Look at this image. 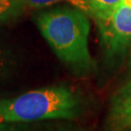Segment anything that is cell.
Listing matches in <instances>:
<instances>
[{"label": "cell", "instance_id": "1", "mask_svg": "<svg viewBox=\"0 0 131 131\" xmlns=\"http://www.w3.org/2000/svg\"><path fill=\"white\" fill-rule=\"evenodd\" d=\"M35 23L56 56L76 75L95 68L89 50V15L73 6H61L35 15Z\"/></svg>", "mask_w": 131, "mask_h": 131}, {"label": "cell", "instance_id": "2", "mask_svg": "<svg viewBox=\"0 0 131 131\" xmlns=\"http://www.w3.org/2000/svg\"><path fill=\"white\" fill-rule=\"evenodd\" d=\"M84 111L81 95L62 85L29 90L13 98L0 99V123L75 119Z\"/></svg>", "mask_w": 131, "mask_h": 131}, {"label": "cell", "instance_id": "3", "mask_svg": "<svg viewBox=\"0 0 131 131\" xmlns=\"http://www.w3.org/2000/svg\"><path fill=\"white\" fill-rule=\"evenodd\" d=\"M95 21L106 62L116 65L131 46V0H122L110 14Z\"/></svg>", "mask_w": 131, "mask_h": 131}, {"label": "cell", "instance_id": "4", "mask_svg": "<svg viewBox=\"0 0 131 131\" xmlns=\"http://www.w3.org/2000/svg\"><path fill=\"white\" fill-rule=\"evenodd\" d=\"M106 128L108 131H126L131 128V76L113 95Z\"/></svg>", "mask_w": 131, "mask_h": 131}, {"label": "cell", "instance_id": "5", "mask_svg": "<svg viewBox=\"0 0 131 131\" xmlns=\"http://www.w3.org/2000/svg\"><path fill=\"white\" fill-rule=\"evenodd\" d=\"M40 122H16L0 123V131H73L69 125L50 124Z\"/></svg>", "mask_w": 131, "mask_h": 131}, {"label": "cell", "instance_id": "6", "mask_svg": "<svg viewBox=\"0 0 131 131\" xmlns=\"http://www.w3.org/2000/svg\"><path fill=\"white\" fill-rule=\"evenodd\" d=\"M26 8L24 0H0V24L19 17Z\"/></svg>", "mask_w": 131, "mask_h": 131}, {"label": "cell", "instance_id": "7", "mask_svg": "<svg viewBox=\"0 0 131 131\" xmlns=\"http://www.w3.org/2000/svg\"><path fill=\"white\" fill-rule=\"evenodd\" d=\"M17 65V59L12 50L0 39V82L8 78Z\"/></svg>", "mask_w": 131, "mask_h": 131}, {"label": "cell", "instance_id": "8", "mask_svg": "<svg viewBox=\"0 0 131 131\" xmlns=\"http://www.w3.org/2000/svg\"><path fill=\"white\" fill-rule=\"evenodd\" d=\"M27 8H46L49 6L54 5L56 3L65 2L70 6L76 7L84 11V13L91 17V11L86 0H24Z\"/></svg>", "mask_w": 131, "mask_h": 131}, {"label": "cell", "instance_id": "9", "mask_svg": "<svg viewBox=\"0 0 131 131\" xmlns=\"http://www.w3.org/2000/svg\"><path fill=\"white\" fill-rule=\"evenodd\" d=\"M94 19L105 18L121 3L122 0H86Z\"/></svg>", "mask_w": 131, "mask_h": 131}, {"label": "cell", "instance_id": "10", "mask_svg": "<svg viewBox=\"0 0 131 131\" xmlns=\"http://www.w3.org/2000/svg\"><path fill=\"white\" fill-rule=\"evenodd\" d=\"M129 69L131 72V46H130V56H129Z\"/></svg>", "mask_w": 131, "mask_h": 131}, {"label": "cell", "instance_id": "11", "mask_svg": "<svg viewBox=\"0 0 131 131\" xmlns=\"http://www.w3.org/2000/svg\"><path fill=\"white\" fill-rule=\"evenodd\" d=\"M126 131H131V128H130V129H128V130H126Z\"/></svg>", "mask_w": 131, "mask_h": 131}]
</instances>
